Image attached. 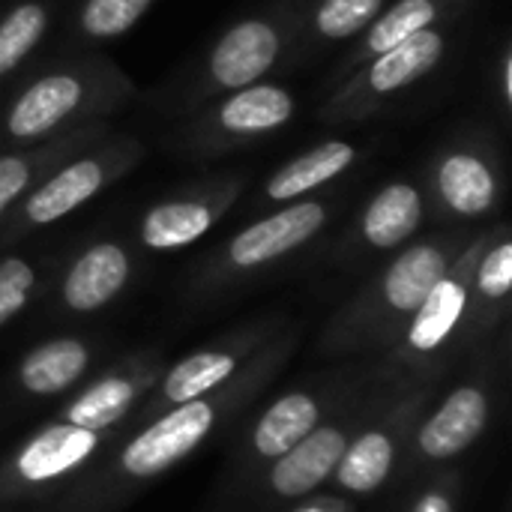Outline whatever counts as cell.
Listing matches in <instances>:
<instances>
[{"mask_svg":"<svg viewBox=\"0 0 512 512\" xmlns=\"http://www.w3.org/2000/svg\"><path fill=\"white\" fill-rule=\"evenodd\" d=\"M426 204L459 222L492 216L504 201V162L498 144L468 132L435 150L426 171Z\"/></svg>","mask_w":512,"mask_h":512,"instance_id":"6","label":"cell"},{"mask_svg":"<svg viewBox=\"0 0 512 512\" xmlns=\"http://www.w3.org/2000/svg\"><path fill=\"white\" fill-rule=\"evenodd\" d=\"M471 6H474V0H396V3H387L381 9V15L342 54V60L336 66V78H345L366 60L378 57L381 51H390L393 45L411 39L414 33H420L432 24L465 18V12Z\"/></svg>","mask_w":512,"mask_h":512,"instance_id":"13","label":"cell"},{"mask_svg":"<svg viewBox=\"0 0 512 512\" xmlns=\"http://www.w3.org/2000/svg\"><path fill=\"white\" fill-rule=\"evenodd\" d=\"M138 96L135 81L105 54H75L27 78L0 114V138L12 147L96 123Z\"/></svg>","mask_w":512,"mask_h":512,"instance_id":"1","label":"cell"},{"mask_svg":"<svg viewBox=\"0 0 512 512\" xmlns=\"http://www.w3.org/2000/svg\"><path fill=\"white\" fill-rule=\"evenodd\" d=\"M156 0H78L72 12V33L84 42H111L126 36Z\"/></svg>","mask_w":512,"mask_h":512,"instance_id":"23","label":"cell"},{"mask_svg":"<svg viewBox=\"0 0 512 512\" xmlns=\"http://www.w3.org/2000/svg\"><path fill=\"white\" fill-rule=\"evenodd\" d=\"M390 0H309L300 24L297 57L306 60L318 51L354 42Z\"/></svg>","mask_w":512,"mask_h":512,"instance_id":"16","label":"cell"},{"mask_svg":"<svg viewBox=\"0 0 512 512\" xmlns=\"http://www.w3.org/2000/svg\"><path fill=\"white\" fill-rule=\"evenodd\" d=\"M246 174H213L192 180L153 201L141 222L138 240L150 252H174L201 240L246 192Z\"/></svg>","mask_w":512,"mask_h":512,"instance_id":"7","label":"cell"},{"mask_svg":"<svg viewBox=\"0 0 512 512\" xmlns=\"http://www.w3.org/2000/svg\"><path fill=\"white\" fill-rule=\"evenodd\" d=\"M33 288H36V270L30 261L15 255L0 261V327L27 306Z\"/></svg>","mask_w":512,"mask_h":512,"instance_id":"27","label":"cell"},{"mask_svg":"<svg viewBox=\"0 0 512 512\" xmlns=\"http://www.w3.org/2000/svg\"><path fill=\"white\" fill-rule=\"evenodd\" d=\"M234 366H237L234 357L225 351H201L195 357H186L165 378V396L174 405L195 402L204 393H210L216 384H222L234 372Z\"/></svg>","mask_w":512,"mask_h":512,"instance_id":"25","label":"cell"},{"mask_svg":"<svg viewBox=\"0 0 512 512\" xmlns=\"http://www.w3.org/2000/svg\"><path fill=\"white\" fill-rule=\"evenodd\" d=\"M129 276L132 252L120 240H99L69 264L60 297L72 312H96L126 288Z\"/></svg>","mask_w":512,"mask_h":512,"instance_id":"15","label":"cell"},{"mask_svg":"<svg viewBox=\"0 0 512 512\" xmlns=\"http://www.w3.org/2000/svg\"><path fill=\"white\" fill-rule=\"evenodd\" d=\"M108 120H96V123H84L75 126L63 135L36 141V144H21V147H9L0 153V219L21 201L27 198L51 171H57L69 156L81 153L84 147L96 144L99 138H105Z\"/></svg>","mask_w":512,"mask_h":512,"instance_id":"9","label":"cell"},{"mask_svg":"<svg viewBox=\"0 0 512 512\" xmlns=\"http://www.w3.org/2000/svg\"><path fill=\"white\" fill-rule=\"evenodd\" d=\"M414 512H453V507H450V501L444 495L432 492V495L420 498V504L414 507Z\"/></svg>","mask_w":512,"mask_h":512,"instance_id":"29","label":"cell"},{"mask_svg":"<svg viewBox=\"0 0 512 512\" xmlns=\"http://www.w3.org/2000/svg\"><path fill=\"white\" fill-rule=\"evenodd\" d=\"M393 468V444L381 432L363 435L348 453H342L336 474L339 483L351 492H375Z\"/></svg>","mask_w":512,"mask_h":512,"instance_id":"24","label":"cell"},{"mask_svg":"<svg viewBox=\"0 0 512 512\" xmlns=\"http://www.w3.org/2000/svg\"><path fill=\"white\" fill-rule=\"evenodd\" d=\"M51 0H21L0 18V81L15 75L51 27Z\"/></svg>","mask_w":512,"mask_h":512,"instance_id":"20","label":"cell"},{"mask_svg":"<svg viewBox=\"0 0 512 512\" xmlns=\"http://www.w3.org/2000/svg\"><path fill=\"white\" fill-rule=\"evenodd\" d=\"M315 426H318V405L309 396H303V393L285 396L258 423V429H255V447H258L261 456L279 459L294 444H300Z\"/></svg>","mask_w":512,"mask_h":512,"instance_id":"22","label":"cell"},{"mask_svg":"<svg viewBox=\"0 0 512 512\" xmlns=\"http://www.w3.org/2000/svg\"><path fill=\"white\" fill-rule=\"evenodd\" d=\"M144 159V144L135 135L108 132L96 144L84 147L81 153L69 156L57 171H51L27 198H21L0 222L3 234H27L48 228L96 195H102L108 186H114L120 177L132 174Z\"/></svg>","mask_w":512,"mask_h":512,"instance_id":"4","label":"cell"},{"mask_svg":"<svg viewBox=\"0 0 512 512\" xmlns=\"http://www.w3.org/2000/svg\"><path fill=\"white\" fill-rule=\"evenodd\" d=\"M495 90H498V105L504 114H510L512 108V48L510 42L501 45L498 51V63H495Z\"/></svg>","mask_w":512,"mask_h":512,"instance_id":"28","label":"cell"},{"mask_svg":"<svg viewBox=\"0 0 512 512\" xmlns=\"http://www.w3.org/2000/svg\"><path fill=\"white\" fill-rule=\"evenodd\" d=\"M429 213L423 183L399 177L384 183L360 210L354 237L366 252H396L423 228Z\"/></svg>","mask_w":512,"mask_h":512,"instance_id":"14","label":"cell"},{"mask_svg":"<svg viewBox=\"0 0 512 512\" xmlns=\"http://www.w3.org/2000/svg\"><path fill=\"white\" fill-rule=\"evenodd\" d=\"M294 114L297 93L264 78L186 114V123L174 135V150L192 159H219L273 138L294 120Z\"/></svg>","mask_w":512,"mask_h":512,"instance_id":"5","label":"cell"},{"mask_svg":"<svg viewBox=\"0 0 512 512\" xmlns=\"http://www.w3.org/2000/svg\"><path fill=\"white\" fill-rule=\"evenodd\" d=\"M96 450V432L78 429L72 423L51 426L39 432L18 456V474L27 483H48L69 474Z\"/></svg>","mask_w":512,"mask_h":512,"instance_id":"19","label":"cell"},{"mask_svg":"<svg viewBox=\"0 0 512 512\" xmlns=\"http://www.w3.org/2000/svg\"><path fill=\"white\" fill-rule=\"evenodd\" d=\"M462 18L432 24L411 39L381 51L378 57L366 60L345 78L339 87L321 102L318 120L324 126H360L378 117L396 96L408 93L420 81H426L453 51V39Z\"/></svg>","mask_w":512,"mask_h":512,"instance_id":"3","label":"cell"},{"mask_svg":"<svg viewBox=\"0 0 512 512\" xmlns=\"http://www.w3.org/2000/svg\"><path fill=\"white\" fill-rule=\"evenodd\" d=\"M132 384L126 378H105L93 384L72 408H69V423L87 432H102L114 426L132 405Z\"/></svg>","mask_w":512,"mask_h":512,"instance_id":"26","label":"cell"},{"mask_svg":"<svg viewBox=\"0 0 512 512\" xmlns=\"http://www.w3.org/2000/svg\"><path fill=\"white\" fill-rule=\"evenodd\" d=\"M87 369V348L78 339H54L30 351L21 363V384L36 396L66 390Z\"/></svg>","mask_w":512,"mask_h":512,"instance_id":"21","label":"cell"},{"mask_svg":"<svg viewBox=\"0 0 512 512\" xmlns=\"http://www.w3.org/2000/svg\"><path fill=\"white\" fill-rule=\"evenodd\" d=\"M303 512H324V510H303Z\"/></svg>","mask_w":512,"mask_h":512,"instance_id":"30","label":"cell"},{"mask_svg":"<svg viewBox=\"0 0 512 512\" xmlns=\"http://www.w3.org/2000/svg\"><path fill=\"white\" fill-rule=\"evenodd\" d=\"M345 453V435L339 429H312L300 444L279 456L270 483L285 498H300L321 486Z\"/></svg>","mask_w":512,"mask_h":512,"instance_id":"17","label":"cell"},{"mask_svg":"<svg viewBox=\"0 0 512 512\" xmlns=\"http://www.w3.org/2000/svg\"><path fill=\"white\" fill-rule=\"evenodd\" d=\"M453 261L456 243H450L447 237H426L411 246H402V252L381 273L375 300L393 318H411L429 297V291L444 279Z\"/></svg>","mask_w":512,"mask_h":512,"instance_id":"11","label":"cell"},{"mask_svg":"<svg viewBox=\"0 0 512 512\" xmlns=\"http://www.w3.org/2000/svg\"><path fill=\"white\" fill-rule=\"evenodd\" d=\"M213 408L201 399L177 405L159 423L144 429L123 450V471L132 477H153L171 468L177 459L189 456L210 432Z\"/></svg>","mask_w":512,"mask_h":512,"instance_id":"12","label":"cell"},{"mask_svg":"<svg viewBox=\"0 0 512 512\" xmlns=\"http://www.w3.org/2000/svg\"><path fill=\"white\" fill-rule=\"evenodd\" d=\"M333 198H303L294 204H282L243 231H237L222 249L219 261L225 273H255L270 267L303 246H309L333 219Z\"/></svg>","mask_w":512,"mask_h":512,"instance_id":"8","label":"cell"},{"mask_svg":"<svg viewBox=\"0 0 512 512\" xmlns=\"http://www.w3.org/2000/svg\"><path fill=\"white\" fill-rule=\"evenodd\" d=\"M486 426V399L474 387L456 390L447 405L423 426L420 447L432 459H453L477 441Z\"/></svg>","mask_w":512,"mask_h":512,"instance_id":"18","label":"cell"},{"mask_svg":"<svg viewBox=\"0 0 512 512\" xmlns=\"http://www.w3.org/2000/svg\"><path fill=\"white\" fill-rule=\"evenodd\" d=\"M360 147L345 138H327L315 147L297 153L294 159L282 162L258 189L255 207L258 210H276L282 204H294L303 198H312L324 186H330L336 177L348 174L360 162Z\"/></svg>","mask_w":512,"mask_h":512,"instance_id":"10","label":"cell"},{"mask_svg":"<svg viewBox=\"0 0 512 512\" xmlns=\"http://www.w3.org/2000/svg\"><path fill=\"white\" fill-rule=\"evenodd\" d=\"M306 3L309 0H267L228 24L171 96L174 111L186 117L225 93L258 84L291 66Z\"/></svg>","mask_w":512,"mask_h":512,"instance_id":"2","label":"cell"}]
</instances>
